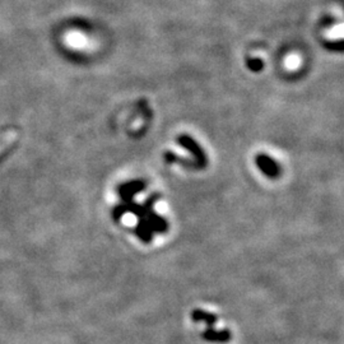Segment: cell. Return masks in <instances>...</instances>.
<instances>
[{"mask_svg": "<svg viewBox=\"0 0 344 344\" xmlns=\"http://www.w3.org/2000/svg\"><path fill=\"white\" fill-rule=\"evenodd\" d=\"M248 65H249V68L251 69V70L259 71L261 68H263L264 63L260 60V59H249Z\"/></svg>", "mask_w": 344, "mask_h": 344, "instance_id": "cell-5", "label": "cell"}, {"mask_svg": "<svg viewBox=\"0 0 344 344\" xmlns=\"http://www.w3.org/2000/svg\"><path fill=\"white\" fill-rule=\"evenodd\" d=\"M151 205H152V200H148V203H147V204H145V207L143 208V212H140V213H139V212H137V210H138V207H134V205H132V204H129V205H128V207H120L119 209H120V210L132 209V210H134V212H137V214H140V215H142V217H144L145 214H148V215H150V217H153V215H155V214H152V213H151V212H152V210H150V207H151ZM119 209H117V210H119ZM139 209L142 210V207H140Z\"/></svg>", "mask_w": 344, "mask_h": 344, "instance_id": "cell-4", "label": "cell"}, {"mask_svg": "<svg viewBox=\"0 0 344 344\" xmlns=\"http://www.w3.org/2000/svg\"><path fill=\"white\" fill-rule=\"evenodd\" d=\"M192 319H194L195 322H199L200 320V322L208 323V328H209V329L205 330L204 333V338L207 340H210V342H226V340L230 339L228 332H215V330L213 329V325H214L215 322L214 315L198 310V311H194V314H192Z\"/></svg>", "mask_w": 344, "mask_h": 344, "instance_id": "cell-1", "label": "cell"}, {"mask_svg": "<svg viewBox=\"0 0 344 344\" xmlns=\"http://www.w3.org/2000/svg\"><path fill=\"white\" fill-rule=\"evenodd\" d=\"M177 142H179L180 145L186 148V150L189 151L192 156H194L198 166L204 167V166L207 165V157H205L204 152H203L202 148H200L199 145L195 143V140L192 139V138L187 137V135H180V137L177 138Z\"/></svg>", "mask_w": 344, "mask_h": 344, "instance_id": "cell-2", "label": "cell"}, {"mask_svg": "<svg viewBox=\"0 0 344 344\" xmlns=\"http://www.w3.org/2000/svg\"><path fill=\"white\" fill-rule=\"evenodd\" d=\"M256 165L266 176L277 177L279 175V166L266 155L256 156Z\"/></svg>", "mask_w": 344, "mask_h": 344, "instance_id": "cell-3", "label": "cell"}]
</instances>
